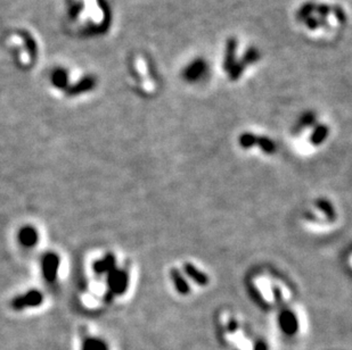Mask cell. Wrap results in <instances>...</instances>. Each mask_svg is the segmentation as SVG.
I'll return each instance as SVG.
<instances>
[{"label": "cell", "mask_w": 352, "mask_h": 350, "mask_svg": "<svg viewBox=\"0 0 352 350\" xmlns=\"http://www.w3.org/2000/svg\"><path fill=\"white\" fill-rule=\"evenodd\" d=\"M184 270H185V273H186V274L191 277L193 281H195L196 283H198L202 286L206 285L207 282H209V279H207V276L204 274V273L201 272L200 270H197L193 264L186 263L184 265Z\"/></svg>", "instance_id": "cell-5"}, {"label": "cell", "mask_w": 352, "mask_h": 350, "mask_svg": "<svg viewBox=\"0 0 352 350\" xmlns=\"http://www.w3.org/2000/svg\"><path fill=\"white\" fill-rule=\"evenodd\" d=\"M171 274H172V280L174 282L175 289H177L182 294H186L189 291V288H188V285L186 283V281L183 279V276L180 275L179 273L175 270H173L172 272H171Z\"/></svg>", "instance_id": "cell-9"}, {"label": "cell", "mask_w": 352, "mask_h": 350, "mask_svg": "<svg viewBox=\"0 0 352 350\" xmlns=\"http://www.w3.org/2000/svg\"><path fill=\"white\" fill-rule=\"evenodd\" d=\"M317 204H318V207L320 209H323V211L327 214L328 218H333L334 217L333 207H332V205L327 202V200H319Z\"/></svg>", "instance_id": "cell-13"}, {"label": "cell", "mask_w": 352, "mask_h": 350, "mask_svg": "<svg viewBox=\"0 0 352 350\" xmlns=\"http://www.w3.org/2000/svg\"><path fill=\"white\" fill-rule=\"evenodd\" d=\"M278 326L286 335H294L299 332V322L292 311L282 312L278 316Z\"/></svg>", "instance_id": "cell-4"}, {"label": "cell", "mask_w": 352, "mask_h": 350, "mask_svg": "<svg viewBox=\"0 0 352 350\" xmlns=\"http://www.w3.org/2000/svg\"><path fill=\"white\" fill-rule=\"evenodd\" d=\"M256 61H258V55L254 50L246 47L241 41L234 39L226 50L224 70L228 72L230 79L236 80L238 77V66H242V62L246 66L247 64L253 65Z\"/></svg>", "instance_id": "cell-2"}, {"label": "cell", "mask_w": 352, "mask_h": 350, "mask_svg": "<svg viewBox=\"0 0 352 350\" xmlns=\"http://www.w3.org/2000/svg\"><path fill=\"white\" fill-rule=\"evenodd\" d=\"M56 266H57L56 257H52V256L47 257L46 263H45V272H46V275L47 277H49V279H53L54 275H55Z\"/></svg>", "instance_id": "cell-11"}, {"label": "cell", "mask_w": 352, "mask_h": 350, "mask_svg": "<svg viewBox=\"0 0 352 350\" xmlns=\"http://www.w3.org/2000/svg\"><path fill=\"white\" fill-rule=\"evenodd\" d=\"M256 144H259V147L266 154H274L276 152V145L267 136H258L256 138Z\"/></svg>", "instance_id": "cell-8"}, {"label": "cell", "mask_w": 352, "mask_h": 350, "mask_svg": "<svg viewBox=\"0 0 352 350\" xmlns=\"http://www.w3.org/2000/svg\"><path fill=\"white\" fill-rule=\"evenodd\" d=\"M21 241L25 245H32L37 241V235L32 229H25L21 233Z\"/></svg>", "instance_id": "cell-10"}, {"label": "cell", "mask_w": 352, "mask_h": 350, "mask_svg": "<svg viewBox=\"0 0 352 350\" xmlns=\"http://www.w3.org/2000/svg\"><path fill=\"white\" fill-rule=\"evenodd\" d=\"M328 134V127L326 125H318L311 135V142L314 144H320Z\"/></svg>", "instance_id": "cell-7"}, {"label": "cell", "mask_w": 352, "mask_h": 350, "mask_svg": "<svg viewBox=\"0 0 352 350\" xmlns=\"http://www.w3.org/2000/svg\"><path fill=\"white\" fill-rule=\"evenodd\" d=\"M75 24L80 29L101 30L107 23V11L102 0H74Z\"/></svg>", "instance_id": "cell-1"}, {"label": "cell", "mask_w": 352, "mask_h": 350, "mask_svg": "<svg viewBox=\"0 0 352 350\" xmlns=\"http://www.w3.org/2000/svg\"><path fill=\"white\" fill-rule=\"evenodd\" d=\"M127 274H124V273L121 272H116L114 275L111 277V284L112 288L114 289L117 292H121V291H123L125 285H127Z\"/></svg>", "instance_id": "cell-6"}, {"label": "cell", "mask_w": 352, "mask_h": 350, "mask_svg": "<svg viewBox=\"0 0 352 350\" xmlns=\"http://www.w3.org/2000/svg\"><path fill=\"white\" fill-rule=\"evenodd\" d=\"M238 323L235 318H230L224 327V336H226L225 345L227 350H272L269 343L263 339H245L238 336Z\"/></svg>", "instance_id": "cell-3"}, {"label": "cell", "mask_w": 352, "mask_h": 350, "mask_svg": "<svg viewBox=\"0 0 352 350\" xmlns=\"http://www.w3.org/2000/svg\"><path fill=\"white\" fill-rule=\"evenodd\" d=\"M256 138L258 136L252 133H244L240 136V144L243 148H250L256 144Z\"/></svg>", "instance_id": "cell-12"}]
</instances>
